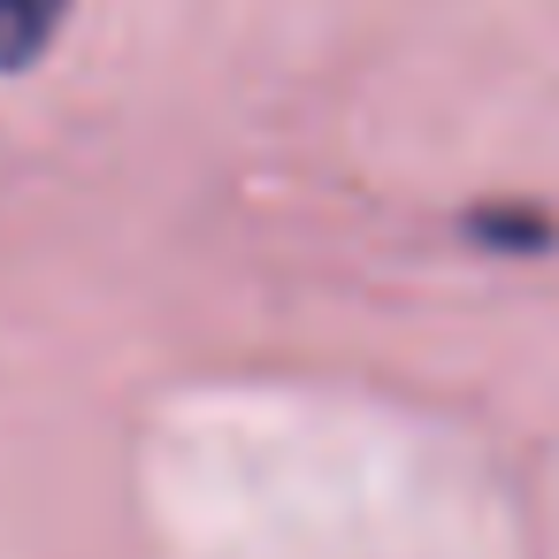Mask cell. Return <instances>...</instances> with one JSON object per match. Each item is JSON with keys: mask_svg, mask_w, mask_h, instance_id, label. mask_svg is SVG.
I'll return each instance as SVG.
<instances>
[{"mask_svg": "<svg viewBox=\"0 0 559 559\" xmlns=\"http://www.w3.org/2000/svg\"><path fill=\"white\" fill-rule=\"evenodd\" d=\"M70 16V0H0V70H32Z\"/></svg>", "mask_w": 559, "mask_h": 559, "instance_id": "obj_1", "label": "cell"}, {"mask_svg": "<svg viewBox=\"0 0 559 559\" xmlns=\"http://www.w3.org/2000/svg\"><path fill=\"white\" fill-rule=\"evenodd\" d=\"M467 238L506 246V253H536V246H551V215H506V207H475V215H467Z\"/></svg>", "mask_w": 559, "mask_h": 559, "instance_id": "obj_2", "label": "cell"}]
</instances>
